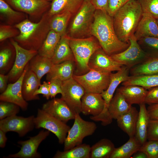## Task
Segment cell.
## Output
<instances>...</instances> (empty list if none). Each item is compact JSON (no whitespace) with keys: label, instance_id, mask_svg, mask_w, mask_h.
Masks as SVG:
<instances>
[{"label":"cell","instance_id":"cell-40","mask_svg":"<svg viewBox=\"0 0 158 158\" xmlns=\"http://www.w3.org/2000/svg\"><path fill=\"white\" fill-rule=\"evenodd\" d=\"M20 107L11 102L0 101V120L16 115L20 111Z\"/></svg>","mask_w":158,"mask_h":158},{"label":"cell","instance_id":"cell-10","mask_svg":"<svg viewBox=\"0 0 158 158\" xmlns=\"http://www.w3.org/2000/svg\"><path fill=\"white\" fill-rule=\"evenodd\" d=\"M10 41L15 49L16 54L13 66L7 75L8 82L13 83L21 76L27 65L38 54V52L36 50H28L23 48L13 38L10 39Z\"/></svg>","mask_w":158,"mask_h":158},{"label":"cell","instance_id":"cell-33","mask_svg":"<svg viewBox=\"0 0 158 158\" xmlns=\"http://www.w3.org/2000/svg\"><path fill=\"white\" fill-rule=\"evenodd\" d=\"M141 144L135 136L130 137L129 140L124 144L115 148L110 158H129L139 150Z\"/></svg>","mask_w":158,"mask_h":158},{"label":"cell","instance_id":"cell-23","mask_svg":"<svg viewBox=\"0 0 158 158\" xmlns=\"http://www.w3.org/2000/svg\"><path fill=\"white\" fill-rule=\"evenodd\" d=\"M70 39V37L66 33L61 36L51 59L54 64L67 61H75L74 55L69 45Z\"/></svg>","mask_w":158,"mask_h":158},{"label":"cell","instance_id":"cell-54","mask_svg":"<svg viewBox=\"0 0 158 158\" xmlns=\"http://www.w3.org/2000/svg\"><path fill=\"white\" fill-rule=\"evenodd\" d=\"M47 1H49V2H51L53 0H47Z\"/></svg>","mask_w":158,"mask_h":158},{"label":"cell","instance_id":"cell-36","mask_svg":"<svg viewBox=\"0 0 158 158\" xmlns=\"http://www.w3.org/2000/svg\"><path fill=\"white\" fill-rule=\"evenodd\" d=\"M91 147L86 144H82L71 149L61 151L58 150L54 158H90Z\"/></svg>","mask_w":158,"mask_h":158},{"label":"cell","instance_id":"cell-56","mask_svg":"<svg viewBox=\"0 0 158 158\" xmlns=\"http://www.w3.org/2000/svg\"><path fill=\"white\" fill-rule=\"evenodd\" d=\"M88 0V1H91V0Z\"/></svg>","mask_w":158,"mask_h":158},{"label":"cell","instance_id":"cell-3","mask_svg":"<svg viewBox=\"0 0 158 158\" xmlns=\"http://www.w3.org/2000/svg\"><path fill=\"white\" fill-rule=\"evenodd\" d=\"M143 12L138 0H131L120 8L113 17L114 30L118 39L130 43Z\"/></svg>","mask_w":158,"mask_h":158},{"label":"cell","instance_id":"cell-42","mask_svg":"<svg viewBox=\"0 0 158 158\" xmlns=\"http://www.w3.org/2000/svg\"><path fill=\"white\" fill-rule=\"evenodd\" d=\"M139 150L145 153L148 158H158V140L147 141Z\"/></svg>","mask_w":158,"mask_h":158},{"label":"cell","instance_id":"cell-22","mask_svg":"<svg viewBox=\"0 0 158 158\" xmlns=\"http://www.w3.org/2000/svg\"><path fill=\"white\" fill-rule=\"evenodd\" d=\"M75 68V63L73 61L54 64L50 71L46 74V80L49 82L56 78L62 82L66 80L73 77Z\"/></svg>","mask_w":158,"mask_h":158},{"label":"cell","instance_id":"cell-50","mask_svg":"<svg viewBox=\"0 0 158 158\" xmlns=\"http://www.w3.org/2000/svg\"><path fill=\"white\" fill-rule=\"evenodd\" d=\"M108 0H91V2L96 9L107 12Z\"/></svg>","mask_w":158,"mask_h":158},{"label":"cell","instance_id":"cell-1","mask_svg":"<svg viewBox=\"0 0 158 158\" xmlns=\"http://www.w3.org/2000/svg\"><path fill=\"white\" fill-rule=\"evenodd\" d=\"M90 35L97 39L102 49L110 56L124 51L130 44L118 39L114 30L113 17L100 10H95Z\"/></svg>","mask_w":158,"mask_h":158},{"label":"cell","instance_id":"cell-41","mask_svg":"<svg viewBox=\"0 0 158 158\" xmlns=\"http://www.w3.org/2000/svg\"><path fill=\"white\" fill-rule=\"evenodd\" d=\"M143 13H149L158 19V0H138Z\"/></svg>","mask_w":158,"mask_h":158},{"label":"cell","instance_id":"cell-15","mask_svg":"<svg viewBox=\"0 0 158 158\" xmlns=\"http://www.w3.org/2000/svg\"><path fill=\"white\" fill-rule=\"evenodd\" d=\"M35 116L31 115L25 117L15 115L0 120V129L7 133L14 132L20 137L25 136L35 127Z\"/></svg>","mask_w":158,"mask_h":158},{"label":"cell","instance_id":"cell-34","mask_svg":"<svg viewBox=\"0 0 158 158\" xmlns=\"http://www.w3.org/2000/svg\"><path fill=\"white\" fill-rule=\"evenodd\" d=\"M115 148L110 140L102 139L91 147L90 158H110Z\"/></svg>","mask_w":158,"mask_h":158},{"label":"cell","instance_id":"cell-24","mask_svg":"<svg viewBox=\"0 0 158 158\" xmlns=\"http://www.w3.org/2000/svg\"><path fill=\"white\" fill-rule=\"evenodd\" d=\"M116 90L120 92L130 104L139 105L144 103L147 90L142 87L136 85H122Z\"/></svg>","mask_w":158,"mask_h":158},{"label":"cell","instance_id":"cell-38","mask_svg":"<svg viewBox=\"0 0 158 158\" xmlns=\"http://www.w3.org/2000/svg\"><path fill=\"white\" fill-rule=\"evenodd\" d=\"M72 15L70 12H66L51 17L50 30L57 32L61 36L66 34L67 25Z\"/></svg>","mask_w":158,"mask_h":158},{"label":"cell","instance_id":"cell-2","mask_svg":"<svg viewBox=\"0 0 158 158\" xmlns=\"http://www.w3.org/2000/svg\"><path fill=\"white\" fill-rule=\"evenodd\" d=\"M50 18L47 12L37 22H32L27 18L15 25L13 26L18 29L20 32L14 39L25 49L38 51L50 30Z\"/></svg>","mask_w":158,"mask_h":158},{"label":"cell","instance_id":"cell-20","mask_svg":"<svg viewBox=\"0 0 158 158\" xmlns=\"http://www.w3.org/2000/svg\"><path fill=\"white\" fill-rule=\"evenodd\" d=\"M134 36L137 41L146 37L158 38L157 19L149 13H143L135 30Z\"/></svg>","mask_w":158,"mask_h":158},{"label":"cell","instance_id":"cell-13","mask_svg":"<svg viewBox=\"0 0 158 158\" xmlns=\"http://www.w3.org/2000/svg\"><path fill=\"white\" fill-rule=\"evenodd\" d=\"M50 132L42 130L36 135L27 140H20L18 143L21 146L18 152L4 157L7 158H40L41 154L37 152L40 143L49 135Z\"/></svg>","mask_w":158,"mask_h":158},{"label":"cell","instance_id":"cell-9","mask_svg":"<svg viewBox=\"0 0 158 158\" xmlns=\"http://www.w3.org/2000/svg\"><path fill=\"white\" fill-rule=\"evenodd\" d=\"M61 98L75 114L81 113V98L85 93L83 87L73 77L62 82Z\"/></svg>","mask_w":158,"mask_h":158},{"label":"cell","instance_id":"cell-6","mask_svg":"<svg viewBox=\"0 0 158 158\" xmlns=\"http://www.w3.org/2000/svg\"><path fill=\"white\" fill-rule=\"evenodd\" d=\"M74 120L64 140V150L82 144L84 138L92 135L97 129L94 122L83 120L79 114H76Z\"/></svg>","mask_w":158,"mask_h":158},{"label":"cell","instance_id":"cell-53","mask_svg":"<svg viewBox=\"0 0 158 158\" xmlns=\"http://www.w3.org/2000/svg\"><path fill=\"white\" fill-rule=\"evenodd\" d=\"M132 158H148V157L145 153L142 151L139 150L133 154Z\"/></svg>","mask_w":158,"mask_h":158},{"label":"cell","instance_id":"cell-19","mask_svg":"<svg viewBox=\"0 0 158 158\" xmlns=\"http://www.w3.org/2000/svg\"><path fill=\"white\" fill-rule=\"evenodd\" d=\"M104 106L101 94L85 93L81 98V113L84 115L97 116L102 113Z\"/></svg>","mask_w":158,"mask_h":158},{"label":"cell","instance_id":"cell-12","mask_svg":"<svg viewBox=\"0 0 158 158\" xmlns=\"http://www.w3.org/2000/svg\"><path fill=\"white\" fill-rule=\"evenodd\" d=\"M129 41L130 45L126 49L111 56L116 61L130 69L149 56L142 49L134 35L129 39Z\"/></svg>","mask_w":158,"mask_h":158},{"label":"cell","instance_id":"cell-27","mask_svg":"<svg viewBox=\"0 0 158 158\" xmlns=\"http://www.w3.org/2000/svg\"><path fill=\"white\" fill-rule=\"evenodd\" d=\"M16 50L14 46L9 43L1 44L0 49V73L5 74L11 69L16 57Z\"/></svg>","mask_w":158,"mask_h":158},{"label":"cell","instance_id":"cell-8","mask_svg":"<svg viewBox=\"0 0 158 158\" xmlns=\"http://www.w3.org/2000/svg\"><path fill=\"white\" fill-rule=\"evenodd\" d=\"M35 128L45 129L54 133L59 143H64L70 127L63 122L46 112L42 109H38L34 120Z\"/></svg>","mask_w":158,"mask_h":158},{"label":"cell","instance_id":"cell-16","mask_svg":"<svg viewBox=\"0 0 158 158\" xmlns=\"http://www.w3.org/2000/svg\"><path fill=\"white\" fill-rule=\"evenodd\" d=\"M28 63L26 66L23 73L19 78L15 82L8 84L6 90L0 95V101L15 104L24 111L27 110L28 103L23 96L22 85L24 76L29 68Z\"/></svg>","mask_w":158,"mask_h":158},{"label":"cell","instance_id":"cell-28","mask_svg":"<svg viewBox=\"0 0 158 158\" xmlns=\"http://www.w3.org/2000/svg\"><path fill=\"white\" fill-rule=\"evenodd\" d=\"M0 15L1 19L12 26L28 18L27 14L14 9L4 0H0Z\"/></svg>","mask_w":158,"mask_h":158},{"label":"cell","instance_id":"cell-31","mask_svg":"<svg viewBox=\"0 0 158 158\" xmlns=\"http://www.w3.org/2000/svg\"><path fill=\"white\" fill-rule=\"evenodd\" d=\"M130 76L158 74V57H149L130 69Z\"/></svg>","mask_w":158,"mask_h":158},{"label":"cell","instance_id":"cell-7","mask_svg":"<svg viewBox=\"0 0 158 158\" xmlns=\"http://www.w3.org/2000/svg\"><path fill=\"white\" fill-rule=\"evenodd\" d=\"M111 73L90 69L83 75L74 74L73 78L83 87L85 93L101 94L109 85Z\"/></svg>","mask_w":158,"mask_h":158},{"label":"cell","instance_id":"cell-43","mask_svg":"<svg viewBox=\"0 0 158 158\" xmlns=\"http://www.w3.org/2000/svg\"><path fill=\"white\" fill-rule=\"evenodd\" d=\"M18 29L13 26L6 24L0 25V42L4 41L8 39L14 38L20 34Z\"/></svg>","mask_w":158,"mask_h":158},{"label":"cell","instance_id":"cell-48","mask_svg":"<svg viewBox=\"0 0 158 158\" xmlns=\"http://www.w3.org/2000/svg\"><path fill=\"white\" fill-rule=\"evenodd\" d=\"M49 87V82L44 81L35 91L34 95L37 96L39 94H42L47 99H49L50 97Z\"/></svg>","mask_w":158,"mask_h":158},{"label":"cell","instance_id":"cell-4","mask_svg":"<svg viewBox=\"0 0 158 158\" xmlns=\"http://www.w3.org/2000/svg\"><path fill=\"white\" fill-rule=\"evenodd\" d=\"M70 46L75 58V68L74 75H81L90 70L89 60L93 53L101 48L98 41L94 37L75 38L70 37Z\"/></svg>","mask_w":158,"mask_h":158},{"label":"cell","instance_id":"cell-29","mask_svg":"<svg viewBox=\"0 0 158 158\" xmlns=\"http://www.w3.org/2000/svg\"><path fill=\"white\" fill-rule=\"evenodd\" d=\"M108 108L109 114L112 119L117 120L122 115L128 111L132 105L126 100L123 96L116 90Z\"/></svg>","mask_w":158,"mask_h":158},{"label":"cell","instance_id":"cell-44","mask_svg":"<svg viewBox=\"0 0 158 158\" xmlns=\"http://www.w3.org/2000/svg\"><path fill=\"white\" fill-rule=\"evenodd\" d=\"M147 138L148 140H158V120L149 119Z\"/></svg>","mask_w":158,"mask_h":158},{"label":"cell","instance_id":"cell-26","mask_svg":"<svg viewBox=\"0 0 158 158\" xmlns=\"http://www.w3.org/2000/svg\"><path fill=\"white\" fill-rule=\"evenodd\" d=\"M139 111L136 108L131 106L130 110L116 120L118 126L129 137L135 136Z\"/></svg>","mask_w":158,"mask_h":158},{"label":"cell","instance_id":"cell-11","mask_svg":"<svg viewBox=\"0 0 158 158\" xmlns=\"http://www.w3.org/2000/svg\"><path fill=\"white\" fill-rule=\"evenodd\" d=\"M130 69L127 66H123L121 70L115 73H111L109 85L107 88L101 94L104 101V106L102 113L98 116L100 120L107 121L110 119L108 111L109 105L117 87L120 84L128 79L130 76Z\"/></svg>","mask_w":158,"mask_h":158},{"label":"cell","instance_id":"cell-25","mask_svg":"<svg viewBox=\"0 0 158 158\" xmlns=\"http://www.w3.org/2000/svg\"><path fill=\"white\" fill-rule=\"evenodd\" d=\"M84 0H53L47 11L49 15L52 16L64 12L72 14L76 13L82 6Z\"/></svg>","mask_w":158,"mask_h":158},{"label":"cell","instance_id":"cell-45","mask_svg":"<svg viewBox=\"0 0 158 158\" xmlns=\"http://www.w3.org/2000/svg\"><path fill=\"white\" fill-rule=\"evenodd\" d=\"M131 0H108L107 12L113 17L120 8Z\"/></svg>","mask_w":158,"mask_h":158},{"label":"cell","instance_id":"cell-5","mask_svg":"<svg viewBox=\"0 0 158 158\" xmlns=\"http://www.w3.org/2000/svg\"><path fill=\"white\" fill-rule=\"evenodd\" d=\"M95 10L90 1L84 0L71 22L69 29L70 37L83 38L90 34Z\"/></svg>","mask_w":158,"mask_h":158},{"label":"cell","instance_id":"cell-35","mask_svg":"<svg viewBox=\"0 0 158 158\" xmlns=\"http://www.w3.org/2000/svg\"><path fill=\"white\" fill-rule=\"evenodd\" d=\"M61 36L57 32L50 30L42 45L38 51V54L51 59Z\"/></svg>","mask_w":158,"mask_h":158},{"label":"cell","instance_id":"cell-39","mask_svg":"<svg viewBox=\"0 0 158 158\" xmlns=\"http://www.w3.org/2000/svg\"><path fill=\"white\" fill-rule=\"evenodd\" d=\"M138 41L143 51L149 57H158V38L146 37Z\"/></svg>","mask_w":158,"mask_h":158},{"label":"cell","instance_id":"cell-18","mask_svg":"<svg viewBox=\"0 0 158 158\" xmlns=\"http://www.w3.org/2000/svg\"><path fill=\"white\" fill-rule=\"evenodd\" d=\"M42 109L56 118L66 123L74 119L76 114L61 98H53L44 103Z\"/></svg>","mask_w":158,"mask_h":158},{"label":"cell","instance_id":"cell-55","mask_svg":"<svg viewBox=\"0 0 158 158\" xmlns=\"http://www.w3.org/2000/svg\"><path fill=\"white\" fill-rule=\"evenodd\" d=\"M157 24H158V19H157Z\"/></svg>","mask_w":158,"mask_h":158},{"label":"cell","instance_id":"cell-30","mask_svg":"<svg viewBox=\"0 0 158 158\" xmlns=\"http://www.w3.org/2000/svg\"><path fill=\"white\" fill-rule=\"evenodd\" d=\"M54 64L51 59L38 54L29 61L28 67L41 80L50 71Z\"/></svg>","mask_w":158,"mask_h":158},{"label":"cell","instance_id":"cell-17","mask_svg":"<svg viewBox=\"0 0 158 158\" xmlns=\"http://www.w3.org/2000/svg\"><path fill=\"white\" fill-rule=\"evenodd\" d=\"M123 66L107 54L102 48L93 53L88 62L90 69L106 73L119 71Z\"/></svg>","mask_w":158,"mask_h":158},{"label":"cell","instance_id":"cell-21","mask_svg":"<svg viewBox=\"0 0 158 158\" xmlns=\"http://www.w3.org/2000/svg\"><path fill=\"white\" fill-rule=\"evenodd\" d=\"M41 84V80L28 68L23 78L22 85L23 95L26 101L40 99L38 95H35L34 94Z\"/></svg>","mask_w":158,"mask_h":158},{"label":"cell","instance_id":"cell-47","mask_svg":"<svg viewBox=\"0 0 158 158\" xmlns=\"http://www.w3.org/2000/svg\"><path fill=\"white\" fill-rule=\"evenodd\" d=\"M144 103L149 105L158 103V86L148 89Z\"/></svg>","mask_w":158,"mask_h":158},{"label":"cell","instance_id":"cell-51","mask_svg":"<svg viewBox=\"0 0 158 158\" xmlns=\"http://www.w3.org/2000/svg\"><path fill=\"white\" fill-rule=\"evenodd\" d=\"M8 82L7 75L5 74H0V92L1 93L6 89Z\"/></svg>","mask_w":158,"mask_h":158},{"label":"cell","instance_id":"cell-37","mask_svg":"<svg viewBox=\"0 0 158 158\" xmlns=\"http://www.w3.org/2000/svg\"><path fill=\"white\" fill-rule=\"evenodd\" d=\"M122 85H136L147 90L158 86V74L130 76L128 79L122 83Z\"/></svg>","mask_w":158,"mask_h":158},{"label":"cell","instance_id":"cell-49","mask_svg":"<svg viewBox=\"0 0 158 158\" xmlns=\"http://www.w3.org/2000/svg\"><path fill=\"white\" fill-rule=\"evenodd\" d=\"M147 110L150 119L158 120V103L150 105Z\"/></svg>","mask_w":158,"mask_h":158},{"label":"cell","instance_id":"cell-32","mask_svg":"<svg viewBox=\"0 0 158 158\" xmlns=\"http://www.w3.org/2000/svg\"><path fill=\"white\" fill-rule=\"evenodd\" d=\"M135 136L142 145L147 140V130L149 118L145 103L139 105Z\"/></svg>","mask_w":158,"mask_h":158},{"label":"cell","instance_id":"cell-52","mask_svg":"<svg viewBox=\"0 0 158 158\" xmlns=\"http://www.w3.org/2000/svg\"><path fill=\"white\" fill-rule=\"evenodd\" d=\"M6 133L0 129V147L4 148L7 141V138L6 135Z\"/></svg>","mask_w":158,"mask_h":158},{"label":"cell","instance_id":"cell-46","mask_svg":"<svg viewBox=\"0 0 158 158\" xmlns=\"http://www.w3.org/2000/svg\"><path fill=\"white\" fill-rule=\"evenodd\" d=\"M49 92L50 97L54 98L56 95L62 93V85L63 82L57 79H53L49 81Z\"/></svg>","mask_w":158,"mask_h":158},{"label":"cell","instance_id":"cell-14","mask_svg":"<svg viewBox=\"0 0 158 158\" xmlns=\"http://www.w3.org/2000/svg\"><path fill=\"white\" fill-rule=\"evenodd\" d=\"M14 9L33 18L42 17L49 10L51 2L47 0H4Z\"/></svg>","mask_w":158,"mask_h":158}]
</instances>
